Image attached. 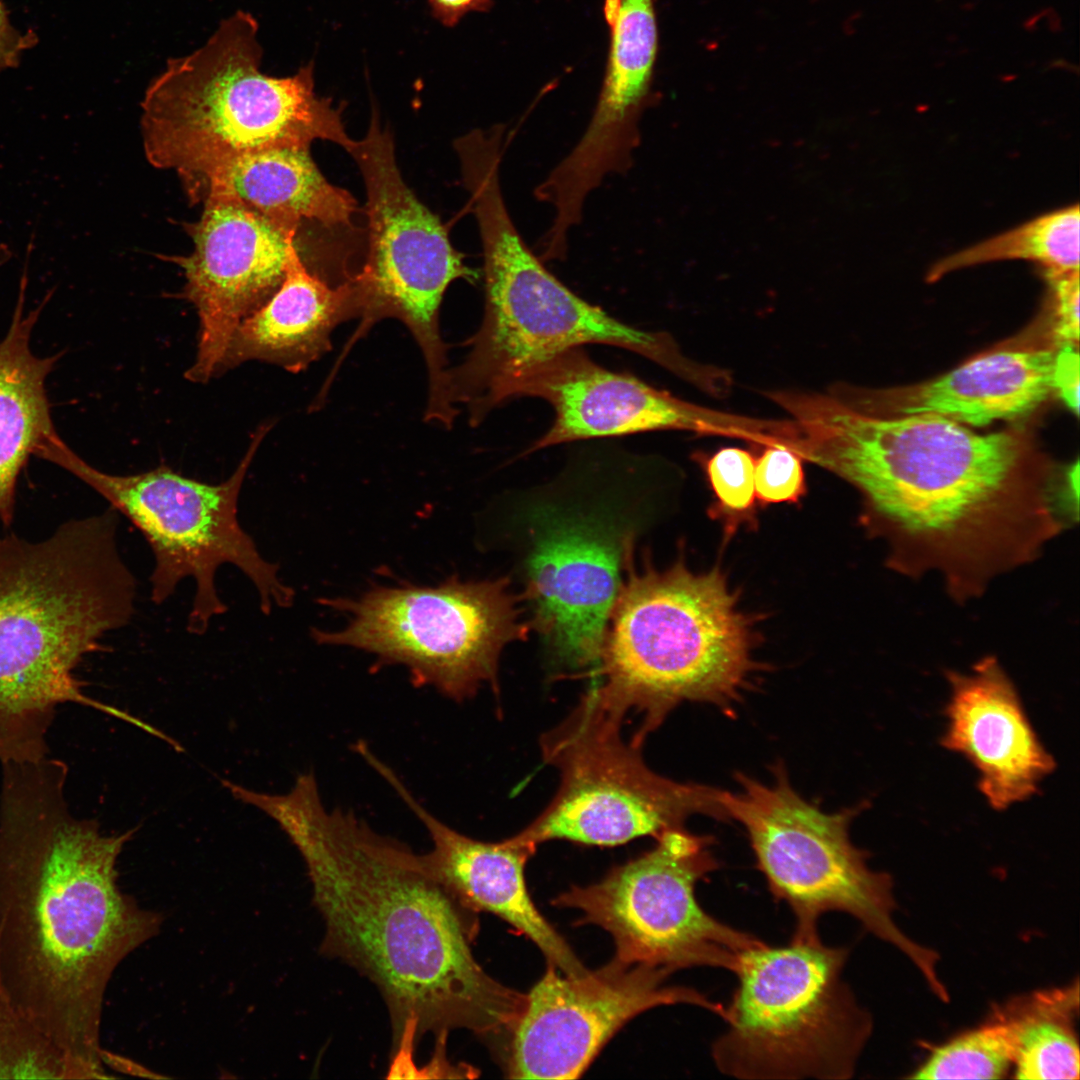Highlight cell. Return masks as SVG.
Wrapping results in <instances>:
<instances>
[{"label": "cell", "mask_w": 1080, "mask_h": 1080, "mask_svg": "<svg viewBox=\"0 0 1080 1080\" xmlns=\"http://www.w3.org/2000/svg\"><path fill=\"white\" fill-rule=\"evenodd\" d=\"M767 397L792 416L790 447L862 493L890 563L937 572L958 599L1032 560L1066 526L1062 494L1024 432L875 414L831 389Z\"/></svg>", "instance_id": "obj_1"}, {"label": "cell", "mask_w": 1080, "mask_h": 1080, "mask_svg": "<svg viewBox=\"0 0 1080 1080\" xmlns=\"http://www.w3.org/2000/svg\"><path fill=\"white\" fill-rule=\"evenodd\" d=\"M3 772L1 982L63 1056L69 1079L110 1077L100 1046L107 985L162 923L117 884V858L137 828L108 836L74 817L62 761L8 762Z\"/></svg>", "instance_id": "obj_2"}, {"label": "cell", "mask_w": 1080, "mask_h": 1080, "mask_svg": "<svg viewBox=\"0 0 1080 1080\" xmlns=\"http://www.w3.org/2000/svg\"><path fill=\"white\" fill-rule=\"evenodd\" d=\"M259 808L304 860L322 917L323 949L371 980L392 1022L394 1058L411 1059L428 1033L511 1035L526 994L478 964L461 906L407 845L350 810L328 809L312 772ZM462 907V906H461Z\"/></svg>", "instance_id": "obj_3"}, {"label": "cell", "mask_w": 1080, "mask_h": 1080, "mask_svg": "<svg viewBox=\"0 0 1080 1080\" xmlns=\"http://www.w3.org/2000/svg\"><path fill=\"white\" fill-rule=\"evenodd\" d=\"M118 514L69 520L43 541L0 537V761L47 754L58 705H86L140 728L143 721L88 697L74 671L129 624L137 583L117 546Z\"/></svg>", "instance_id": "obj_4"}, {"label": "cell", "mask_w": 1080, "mask_h": 1080, "mask_svg": "<svg viewBox=\"0 0 1080 1080\" xmlns=\"http://www.w3.org/2000/svg\"><path fill=\"white\" fill-rule=\"evenodd\" d=\"M664 464L593 440L551 481L512 496L519 594L531 631L561 667H595Z\"/></svg>", "instance_id": "obj_5"}, {"label": "cell", "mask_w": 1080, "mask_h": 1080, "mask_svg": "<svg viewBox=\"0 0 1080 1080\" xmlns=\"http://www.w3.org/2000/svg\"><path fill=\"white\" fill-rule=\"evenodd\" d=\"M755 625L720 568L696 573L679 557L659 569L647 552L638 567L634 549L589 673L592 688L613 708L641 715L637 746L683 702L730 712L761 669Z\"/></svg>", "instance_id": "obj_6"}, {"label": "cell", "mask_w": 1080, "mask_h": 1080, "mask_svg": "<svg viewBox=\"0 0 1080 1080\" xmlns=\"http://www.w3.org/2000/svg\"><path fill=\"white\" fill-rule=\"evenodd\" d=\"M258 23L238 10L192 53L171 58L141 103L144 152L151 165L188 184L238 156L274 147L354 139L341 110L314 92L313 64L287 77L260 69Z\"/></svg>", "instance_id": "obj_7"}, {"label": "cell", "mask_w": 1080, "mask_h": 1080, "mask_svg": "<svg viewBox=\"0 0 1080 1080\" xmlns=\"http://www.w3.org/2000/svg\"><path fill=\"white\" fill-rule=\"evenodd\" d=\"M483 247L485 311L465 360L448 370V396L472 426L496 408L502 385L564 350L605 344L637 353L696 385L705 366L687 358L671 335L629 326L573 293L543 265L517 231L499 191L471 204Z\"/></svg>", "instance_id": "obj_8"}, {"label": "cell", "mask_w": 1080, "mask_h": 1080, "mask_svg": "<svg viewBox=\"0 0 1080 1080\" xmlns=\"http://www.w3.org/2000/svg\"><path fill=\"white\" fill-rule=\"evenodd\" d=\"M847 957L819 936L743 951L727 1029L712 1044L718 1070L753 1080L851 1078L873 1021L842 979Z\"/></svg>", "instance_id": "obj_9"}, {"label": "cell", "mask_w": 1080, "mask_h": 1080, "mask_svg": "<svg viewBox=\"0 0 1080 1080\" xmlns=\"http://www.w3.org/2000/svg\"><path fill=\"white\" fill-rule=\"evenodd\" d=\"M772 771L770 784L738 773L737 791L719 790L718 800L727 820L745 829L770 892L793 913V936L817 937L822 915L846 913L906 956L936 997L945 996L937 952L895 923L891 876L872 870L867 853L850 839V825L865 804L825 812L793 788L782 764Z\"/></svg>", "instance_id": "obj_10"}, {"label": "cell", "mask_w": 1080, "mask_h": 1080, "mask_svg": "<svg viewBox=\"0 0 1080 1080\" xmlns=\"http://www.w3.org/2000/svg\"><path fill=\"white\" fill-rule=\"evenodd\" d=\"M268 429L260 427L236 470L219 484L188 478L165 465L131 475L108 474L83 460L59 435L35 456L86 483L141 532L155 560L150 576L153 603L167 601L181 581L194 580L187 630L202 635L227 610L216 585L222 565L235 566L250 580L266 615L294 600L278 566L261 555L237 517L245 476Z\"/></svg>", "instance_id": "obj_11"}, {"label": "cell", "mask_w": 1080, "mask_h": 1080, "mask_svg": "<svg viewBox=\"0 0 1080 1080\" xmlns=\"http://www.w3.org/2000/svg\"><path fill=\"white\" fill-rule=\"evenodd\" d=\"M345 616L338 630H313L321 645L352 647L378 664L401 665L418 686L462 702L489 685L498 693L500 655L531 632L519 593L502 576L436 586L377 585L357 598L325 600Z\"/></svg>", "instance_id": "obj_12"}, {"label": "cell", "mask_w": 1080, "mask_h": 1080, "mask_svg": "<svg viewBox=\"0 0 1080 1080\" xmlns=\"http://www.w3.org/2000/svg\"><path fill=\"white\" fill-rule=\"evenodd\" d=\"M625 716L590 688L568 718L541 737L543 761L559 771V788L514 840L612 847L658 838L695 814L727 821L719 789L676 782L645 764L641 746L621 735Z\"/></svg>", "instance_id": "obj_13"}, {"label": "cell", "mask_w": 1080, "mask_h": 1080, "mask_svg": "<svg viewBox=\"0 0 1080 1080\" xmlns=\"http://www.w3.org/2000/svg\"><path fill=\"white\" fill-rule=\"evenodd\" d=\"M348 153L366 189L368 253L352 275L363 313L356 338L383 318L402 321L419 345L428 370L426 411L449 410L446 345L439 326L444 293L457 279L473 282L477 273L452 246L448 230L405 183L391 131L373 111L369 128Z\"/></svg>", "instance_id": "obj_14"}, {"label": "cell", "mask_w": 1080, "mask_h": 1080, "mask_svg": "<svg viewBox=\"0 0 1080 1080\" xmlns=\"http://www.w3.org/2000/svg\"><path fill=\"white\" fill-rule=\"evenodd\" d=\"M643 855L614 867L601 881L575 886L553 905L581 912L614 939L615 958L673 973L692 967L735 972L743 951L763 943L707 913L696 885L719 867L710 836L684 827L664 832Z\"/></svg>", "instance_id": "obj_15"}, {"label": "cell", "mask_w": 1080, "mask_h": 1080, "mask_svg": "<svg viewBox=\"0 0 1080 1080\" xmlns=\"http://www.w3.org/2000/svg\"><path fill=\"white\" fill-rule=\"evenodd\" d=\"M671 974L615 957L581 976L560 975L549 964L526 994L511 1033L509 1077L576 1079L621 1027L658 1006L696 1005L725 1020L723 1005L695 989L666 984Z\"/></svg>", "instance_id": "obj_16"}, {"label": "cell", "mask_w": 1080, "mask_h": 1080, "mask_svg": "<svg viewBox=\"0 0 1080 1080\" xmlns=\"http://www.w3.org/2000/svg\"><path fill=\"white\" fill-rule=\"evenodd\" d=\"M537 397L554 408L548 431L525 454L573 441L656 430H686L755 442L764 421L704 408L654 388L633 375L610 371L574 347L508 379L497 407L517 397Z\"/></svg>", "instance_id": "obj_17"}, {"label": "cell", "mask_w": 1080, "mask_h": 1080, "mask_svg": "<svg viewBox=\"0 0 1080 1080\" xmlns=\"http://www.w3.org/2000/svg\"><path fill=\"white\" fill-rule=\"evenodd\" d=\"M202 201L200 219L185 225L194 250L169 258L182 268L183 297L199 317L197 354L185 377L200 383L218 375L239 323L280 287L297 233L229 196L208 194Z\"/></svg>", "instance_id": "obj_18"}, {"label": "cell", "mask_w": 1080, "mask_h": 1080, "mask_svg": "<svg viewBox=\"0 0 1080 1080\" xmlns=\"http://www.w3.org/2000/svg\"><path fill=\"white\" fill-rule=\"evenodd\" d=\"M947 680L950 695L940 744L974 767L978 790L993 810L1031 799L1057 764L1009 676L987 657L968 674L949 672Z\"/></svg>", "instance_id": "obj_19"}, {"label": "cell", "mask_w": 1080, "mask_h": 1080, "mask_svg": "<svg viewBox=\"0 0 1080 1080\" xmlns=\"http://www.w3.org/2000/svg\"><path fill=\"white\" fill-rule=\"evenodd\" d=\"M373 769L426 828L432 847L418 854V860L428 875L462 907L493 913L508 922L563 974L581 976L588 972L529 895L524 868L537 846L512 837L486 842L462 834L428 811L383 761L376 760Z\"/></svg>", "instance_id": "obj_20"}, {"label": "cell", "mask_w": 1080, "mask_h": 1080, "mask_svg": "<svg viewBox=\"0 0 1080 1080\" xmlns=\"http://www.w3.org/2000/svg\"><path fill=\"white\" fill-rule=\"evenodd\" d=\"M1055 356L1048 348L1002 349L924 383L880 391L843 385L841 393L875 414H935L984 426L1038 408L1054 391Z\"/></svg>", "instance_id": "obj_21"}, {"label": "cell", "mask_w": 1080, "mask_h": 1080, "mask_svg": "<svg viewBox=\"0 0 1080 1080\" xmlns=\"http://www.w3.org/2000/svg\"><path fill=\"white\" fill-rule=\"evenodd\" d=\"M362 313L353 277L337 285L328 283L307 269L294 244L280 287L239 323L218 375L251 360L300 372L331 349L336 326Z\"/></svg>", "instance_id": "obj_22"}, {"label": "cell", "mask_w": 1080, "mask_h": 1080, "mask_svg": "<svg viewBox=\"0 0 1080 1080\" xmlns=\"http://www.w3.org/2000/svg\"><path fill=\"white\" fill-rule=\"evenodd\" d=\"M191 200L229 196L287 232L302 220L328 229L354 228L359 211L347 190L321 173L308 147H274L244 154L185 185Z\"/></svg>", "instance_id": "obj_23"}, {"label": "cell", "mask_w": 1080, "mask_h": 1080, "mask_svg": "<svg viewBox=\"0 0 1080 1080\" xmlns=\"http://www.w3.org/2000/svg\"><path fill=\"white\" fill-rule=\"evenodd\" d=\"M603 10L609 27L606 70L581 142L597 157L620 160L640 144L639 123L651 97L658 27L654 0H605Z\"/></svg>", "instance_id": "obj_24"}, {"label": "cell", "mask_w": 1080, "mask_h": 1080, "mask_svg": "<svg viewBox=\"0 0 1080 1080\" xmlns=\"http://www.w3.org/2000/svg\"><path fill=\"white\" fill-rule=\"evenodd\" d=\"M11 324L0 340V526L13 519L18 476L29 456L58 433L45 382L58 356L32 351V331L42 306L25 313L26 278Z\"/></svg>", "instance_id": "obj_25"}, {"label": "cell", "mask_w": 1080, "mask_h": 1080, "mask_svg": "<svg viewBox=\"0 0 1080 1080\" xmlns=\"http://www.w3.org/2000/svg\"><path fill=\"white\" fill-rule=\"evenodd\" d=\"M1078 1008L1076 980L1017 996L991 1010L1008 1031L1015 1078H1079Z\"/></svg>", "instance_id": "obj_26"}, {"label": "cell", "mask_w": 1080, "mask_h": 1080, "mask_svg": "<svg viewBox=\"0 0 1080 1080\" xmlns=\"http://www.w3.org/2000/svg\"><path fill=\"white\" fill-rule=\"evenodd\" d=\"M1079 233V205L1063 207L940 259L930 268L928 280L1003 260L1031 261L1042 271L1079 270Z\"/></svg>", "instance_id": "obj_27"}, {"label": "cell", "mask_w": 1080, "mask_h": 1080, "mask_svg": "<svg viewBox=\"0 0 1080 1080\" xmlns=\"http://www.w3.org/2000/svg\"><path fill=\"white\" fill-rule=\"evenodd\" d=\"M1013 1064L1005 1025L993 1015L932 1049L912 1079H1000Z\"/></svg>", "instance_id": "obj_28"}, {"label": "cell", "mask_w": 1080, "mask_h": 1080, "mask_svg": "<svg viewBox=\"0 0 1080 1080\" xmlns=\"http://www.w3.org/2000/svg\"><path fill=\"white\" fill-rule=\"evenodd\" d=\"M693 457L704 471L714 496L708 512L711 518L722 521L726 536H732L743 523L753 526L757 502L754 453L739 447H723L712 454L696 452Z\"/></svg>", "instance_id": "obj_29"}, {"label": "cell", "mask_w": 1080, "mask_h": 1080, "mask_svg": "<svg viewBox=\"0 0 1080 1080\" xmlns=\"http://www.w3.org/2000/svg\"><path fill=\"white\" fill-rule=\"evenodd\" d=\"M0 1078L68 1079L63 1056L19 1013L1 979Z\"/></svg>", "instance_id": "obj_30"}, {"label": "cell", "mask_w": 1080, "mask_h": 1080, "mask_svg": "<svg viewBox=\"0 0 1080 1080\" xmlns=\"http://www.w3.org/2000/svg\"><path fill=\"white\" fill-rule=\"evenodd\" d=\"M755 457L754 484L758 504H798L807 494L800 455L782 443L761 446Z\"/></svg>", "instance_id": "obj_31"}, {"label": "cell", "mask_w": 1080, "mask_h": 1080, "mask_svg": "<svg viewBox=\"0 0 1080 1080\" xmlns=\"http://www.w3.org/2000/svg\"><path fill=\"white\" fill-rule=\"evenodd\" d=\"M1050 290L1055 337L1066 345L1079 339V270L1042 271Z\"/></svg>", "instance_id": "obj_32"}, {"label": "cell", "mask_w": 1080, "mask_h": 1080, "mask_svg": "<svg viewBox=\"0 0 1080 1080\" xmlns=\"http://www.w3.org/2000/svg\"><path fill=\"white\" fill-rule=\"evenodd\" d=\"M1054 390L1066 405L1078 414L1079 409V355L1072 345H1065L1056 352L1054 365Z\"/></svg>", "instance_id": "obj_33"}, {"label": "cell", "mask_w": 1080, "mask_h": 1080, "mask_svg": "<svg viewBox=\"0 0 1080 1080\" xmlns=\"http://www.w3.org/2000/svg\"><path fill=\"white\" fill-rule=\"evenodd\" d=\"M36 42L33 32L22 34L12 26L8 11L0 1V71L17 66L22 53Z\"/></svg>", "instance_id": "obj_34"}, {"label": "cell", "mask_w": 1080, "mask_h": 1080, "mask_svg": "<svg viewBox=\"0 0 1080 1080\" xmlns=\"http://www.w3.org/2000/svg\"><path fill=\"white\" fill-rule=\"evenodd\" d=\"M433 16L443 25L451 27L470 12H487L492 0H429Z\"/></svg>", "instance_id": "obj_35"}]
</instances>
